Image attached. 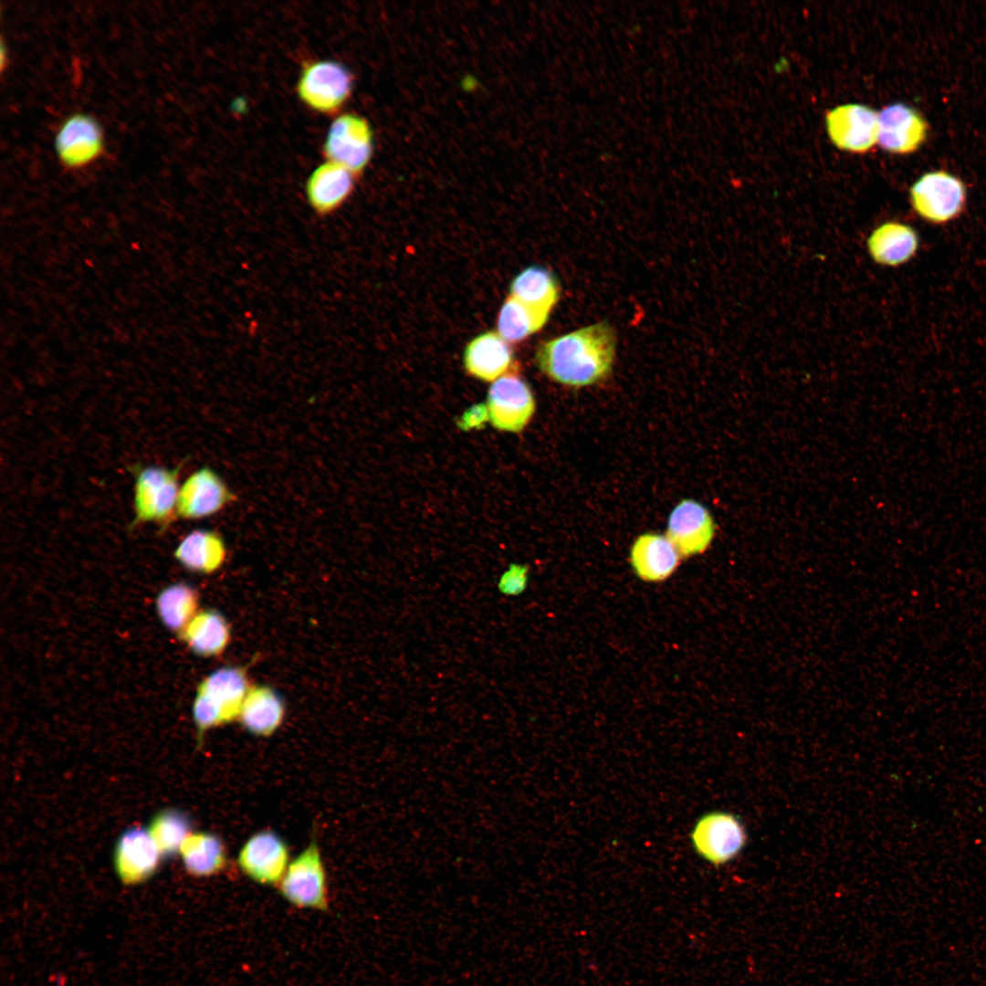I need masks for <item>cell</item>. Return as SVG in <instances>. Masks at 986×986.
Returning <instances> with one entry per match:
<instances>
[{
  "mask_svg": "<svg viewBox=\"0 0 986 986\" xmlns=\"http://www.w3.org/2000/svg\"><path fill=\"white\" fill-rule=\"evenodd\" d=\"M616 336L606 321L597 322L541 342L536 362L550 379L567 386H589L612 371Z\"/></svg>",
  "mask_w": 986,
  "mask_h": 986,
  "instance_id": "cell-1",
  "label": "cell"
},
{
  "mask_svg": "<svg viewBox=\"0 0 986 986\" xmlns=\"http://www.w3.org/2000/svg\"><path fill=\"white\" fill-rule=\"evenodd\" d=\"M181 468V465L173 468L152 465L131 467L134 517L131 530L150 522L164 530L177 518Z\"/></svg>",
  "mask_w": 986,
  "mask_h": 986,
  "instance_id": "cell-2",
  "label": "cell"
},
{
  "mask_svg": "<svg viewBox=\"0 0 986 986\" xmlns=\"http://www.w3.org/2000/svg\"><path fill=\"white\" fill-rule=\"evenodd\" d=\"M352 86V75L345 66L332 60H318L302 68L297 93L309 109L331 115L346 104Z\"/></svg>",
  "mask_w": 986,
  "mask_h": 986,
  "instance_id": "cell-3",
  "label": "cell"
},
{
  "mask_svg": "<svg viewBox=\"0 0 986 986\" xmlns=\"http://www.w3.org/2000/svg\"><path fill=\"white\" fill-rule=\"evenodd\" d=\"M278 887L282 897L297 907L321 911L328 908L326 872L315 834L308 846L288 864Z\"/></svg>",
  "mask_w": 986,
  "mask_h": 986,
  "instance_id": "cell-4",
  "label": "cell"
},
{
  "mask_svg": "<svg viewBox=\"0 0 986 986\" xmlns=\"http://www.w3.org/2000/svg\"><path fill=\"white\" fill-rule=\"evenodd\" d=\"M59 164L67 170L87 168L100 160L106 147L100 121L86 112L68 115L58 125L53 141Z\"/></svg>",
  "mask_w": 986,
  "mask_h": 986,
  "instance_id": "cell-5",
  "label": "cell"
},
{
  "mask_svg": "<svg viewBox=\"0 0 986 986\" xmlns=\"http://www.w3.org/2000/svg\"><path fill=\"white\" fill-rule=\"evenodd\" d=\"M966 199L963 182L945 171L927 173L910 188L914 211L934 225H943L959 217L965 208Z\"/></svg>",
  "mask_w": 986,
  "mask_h": 986,
  "instance_id": "cell-6",
  "label": "cell"
},
{
  "mask_svg": "<svg viewBox=\"0 0 986 986\" xmlns=\"http://www.w3.org/2000/svg\"><path fill=\"white\" fill-rule=\"evenodd\" d=\"M695 852L705 861L719 866L736 858L747 843V833L739 817L724 811L703 814L690 834Z\"/></svg>",
  "mask_w": 986,
  "mask_h": 986,
  "instance_id": "cell-7",
  "label": "cell"
},
{
  "mask_svg": "<svg viewBox=\"0 0 986 986\" xmlns=\"http://www.w3.org/2000/svg\"><path fill=\"white\" fill-rule=\"evenodd\" d=\"M322 152L327 161L338 163L360 174L372 153V133L370 125L361 116L344 113L330 124Z\"/></svg>",
  "mask_w": 986,
  "mask_h": 986,
  "instance_id": "cell-8",
  "label": "cell"
},
{
  "mask_svg": "<svg viewBox=\"0 0 986 986\" xmlns=\"http://www.w3.org/2000/svg\"><path fill=\"white\" fill-rule=\"evenodd\" d=\"M484 406L494 427L520 432L534 414L535 400L528 383L513 371L491 384Z\"/></svg>",
  "mask_w": 986,
  "mask_h": 986,
  "instance_id": "cell-9",
  "label": "cell"
},
{
  "mask_svg": "<svg viewBox=\"0 0 986 986\" xmlns=\"http://www.w3.org/2000/svg\"><path fill=\"white\" fill-rule=\"evenodd\" d=\"M236 499V495L212 468L203 467L180 486L177 518L201 519L215 515Z\"/></svg>",
  "mask_w": 986,
  "mask_h": 986,
  "instance_id": "cell-10",
  "label": "cell"
},
{
  "mask_svg": "<svg viewBox=\"0 0 986 986\" xmlns=\"http://www.w3.org/2000/svg\"><path fill=\"white\" fill-rule=\"evenodd\" d=\"M162 855L147 828L136 825L119 836L113 851V865L122 884L144 883L157 871Z\"/></svg>",
  "mask_w": 986,
  "mask_h": 986,
  "instance_id": "cell-11",
  "label": "cell"
},
{
  "mask_svg": "<svg viewBox=\"0 0 986 986\" xmlns=\"http://www.w3.org/2000/svg\"><path fill=\"white\" fill-rule=\"evenodd\" d=\"M287 843L277 833L262 830L241 847L237 863L242 872L261 885H278L288 865Z\"/></svg>",
  "mask_w": 986,
  "mask_h": 986,
  "instance_id": "cell-12",
  "label": "cell"
},
{
  "mask_svg": "<svg viewBox=\"0 0 986 986\" xmlns=\"http://www.w3.org/2000/svg\"><path fill=\"white\" fill-rule=\"evenodd\" d=\"M826 129L833 143L841 150L863 153L878 141V113L861 104H845L826 113Z\"/></svg>",
  "mask_w": 986,
  "mask_h": 986,
  "instance_id": "cell-13",
  "label": "cell"
},
{
  "mask_svg": "<svg viewBox=\"0 0 986 986\" xmlns=\"http://www.w3.org/2000/svg\"><path fill=\"white\" fill-rule=\"evenodd\" d=\"M716 525L708 509L693 499H683L671 511L666 536L681 557L703 553L711 544Z\"/></svg>",
  "mask_w": 986,
  "mask_h": 986,
  "instance_id": "cell-14",
  "label": "cell"
},
{
  "mask_svg": "<svg viewBox=\"0 0 986 986\" xmlns=\"http://www.w3.org/2000/svg\"><path fill=\"white\" fill-rule=\"evenodd\" d=\"M928 123L915 109L895 103L878 113V141L884 150L897 154L917 151L925 142Z\"/></svg>",
  "mask_w": 986,
  "mask_h": 986,
  "instance_id": "cell-15",
  "label": "cell"
},
{
  "mask_svg": "<svg viewBox=\"0 0 986 986\" xmlns=\"http://www.w3.org/2000/svg\"><path fill=\"white\" fill-rule=\"evenodd\" d=\"M463 362L470 375L490 382L513 372L514 354L509 342L498 331L488 330L467 343Z\"/></svg>",
  "mask_w": 986,
  "mask_h": 986,
  "instance_id": "cell-16",
  "label": "cell"
},
{
  "mask_svg": "<svg viewBox=\"0 0 986 986\" xmlns=\"http://www.w3.org/2000/svg\"><path fill=\"white\" fill-rule=\"evenodd\" d=\"M355 177L348 169L332 162L319 165L306 183L309 205L321 215L336 211L351 195Z\"/></svg>",
  "mask_w": 986,
  "mask_h": 986,
  "instance_id": "cell-17",
  "label": "cell"
},
{
  "mask_svg": "<svg viewBox=\"0 0 986 986\" xmlns=\"http://www.w3.org/2000/svg\"><path fill=\"white\" fill-rule=\"evenodd\" d=\"M681 556L666 535L647 532L634 541L630 561L635 574L645 582H661L678 567Z\"/></svg>",
  "mask_w": 986,
  "mask_h": 986,
  "instance_id": "cell-18",
  "label": "cell"
},
{
  "mask_svg": "<svg viewBox=\"0 0 986 986\" xmlns=\"http://www.w3.org/2000/svg\"><path fill=\"white\" fill-rule=\"evenodd\" d=\"M251 687L245 667L225 666L206 676L198 685L197 691L211 698L229 723L237 719Z\"/></svg>",
  "mask_w": 986,
  "mask_h": 986,
  "instance_id": "cell-19",
  "label": "cell"
},
{
  "mask_svg": "<svg viewBox=\"0 0 986 986\" xmlns=\"http://www.w3.org/2000/svg\"><path fill=\"white\" fill-rule=\"evenodd\" d=\"M286 713L283 697L269 686H252L237 719L257 737H269L280 727Z\"/></svg>",
  "mask_w": 986,
  "mask_h": 986,
  "instance_id": "cell-20",
  "label": "cell"
},
{
  "mask_svg": "<svg viewBox=\"0 0 986 986\" xmlns=\"http://www.w3.org/2000/svg\"><path fill=\"white\" fill-rule=\"evenodd\" d=\"M919 239L908 225L890 221L876 228L867 240L871 257L878 264L897 267L909 261L917 253Z\"/></svg>",
  "mask_w": 986,
  "mask_h": 986,
  "instance_id": "cell-21",
  "label": "cell"
},
{
  "mask_svg": "<svg viewBox=\"0 0 986 986\" xmlns=\"http://www.w3.org/2000/svg\"><path fill=\"white\" fill-rule=\"evenodd\" d=\"M174 557L188 571L209 574L224 564L226 546L218 532L196 529L183 538L175 549Z\"/></svg>",
  "mask_w": 986,
  "mask_h": 986,
  "instance_id": "cell-22",
  "label": "cell"
},
{
  "mask_svg": "<svg viewBox=\"0 0 986 986\" xmlns=\"http://www.w3.org/2000/svg\"><path fill=\"white\" fill-rule=\"evenodd\" d=\"M190 650L202 657L221 655L228 645L231 629L223 614L215 609L200 611L179 635Z\"/></svg>",
  "mask_w": 986,
  "mask_h": 986,
  "instance_id": "cell-23",
  "label": "cell"
},
{
  "mask_svg": "<svg viewBox=\"0 0 986 986\" xmlns=\"http://www.w3.org/2000/svg\"><path fill=\"white\" fill-rule=\"evenodd\" d=\"M179 855L185 871L194 877H208L225 869L227 862L223 840L210 832L192 833Z\"/></svg>",
  "mask_w": 986,
  "mask_h": 986,
  "instance_id": "cell-24",
  "label": "cell"
},
{
  "mask_svg": "<svg viewBox=\"0 0 986 986\" xmlns=\"http://www.w3.org/2000/svg\"><path fill=\"white\" fill-rule=\"evenodd\" d=\"M509 292V296L530 307L551 312L559 299L560 288L551 270L533 265L513 278Z\"/></svg>",
  "mask_w": 986,
  "mask_h": 986,
  "instance_id": "cell-25",
  "label": "cell"
},
{
  "mask_svg": "<svg viewBox=\"0 0 986 986\" xmlns=\"http://www.w3.org/2000/svg\"><path fill=\"white\" fill-rule=\"evenodd\" d=\"M198 593L189 583L177 582L157 596L156 609L166 628L180 635L198 613Z\"/></svg>",
  "mask_w": 986,
  "mask_h": 986,
  "instance_id": "cell-26",
  "label": "cell"
},
{
  "mask_svg": "<svg viewBox=\"0 0 986 986\" xmlns=\"http://www.w3.org/2000/svg\"><path fill=\"white\" fill-rule=\"evenodd\" d=\"M550 312L530 307L509 296L498 315L497 328L508 342H519L540 330L547 322Z\"/></svg>",
  "mask_w": 986,
  "mask_h": 986,
  "instance_id": "cell-27",
  "label": "cell"
},
{
  "mask_svg": "<svg viewBox=\"0 0 986 986\" xmlns=\"http://www.w3.org/2000/svg\"><path fill=\"white\" fill-rule=\"evenodd\" d=\"M147 829L162 857L171 858L179 854L184 840L192 834V822L184 812L166 808L153 815Z\"/></svg>",
  "mask_w": 986,
  "mask_h": 986,
  "instance_id": "cell-28",
  "label": "cell"
},
{
  "mask_svg": "<svg viewBox=\"0 0 986 986\" xmlns=\"http://www.w3.org/2000/svg\"><path fill=\"white\" fill-rule=\"evenodd\" d=\"M192 714L196 728L198 746L201 745L203 736L207 730L226 724L223 712L217 705L206 695L198 691L193 703Z\"/></svg>",
  "mask_w": 986,
  "mask_h": 986,
  "instance_id": "cell-29",
  "label": "cell"
},
{
  "mask_svg": "<svg viewBox=\"0 0 986 986\" xmlns=\"http://www.w3.org/2000/svg\"><path fill=\"white\" fill-rule=\"evenodd\" d=\"M529 581L528 565L512 562L501 572L496 586L500 594L506 597H517L525 593Z\"/></svg>",
  "mask_w": 986,
  "mask_h": 986,
  "instance_id": "cell-30",
  "label": "cell"
},
{
  "mask_svg": "<svg viewBox=\"0 0 986 986\" xmlns=\"http://www.w3.org/2000/svg\"><path fill=\"white\" fill-rule=\"evenodd\" d=\"M487 418V413L484 404H478L467 411L459 422L460 426L466 428H471L480 423H484Z\"/></svg>",
  "mask_w": 986,
  "mask_h": 986,
  "instance_id": "cell-31",
  "label": "cell"
},
{
  "mask_svg": "<svg viewBox=\"0 0 986 986\" xmlns=\"http://www.w3.org/2000/svg\"><path fill=\"white\" fill-rule=\"evenodd\" d=\"M985 782H986V774H985Z\"/></svg>",
  "mask_w": 986,
  "mask_h": 986,
  "instance_id": "cell-32",
  "label": "cell"
}]
</instances>
